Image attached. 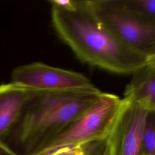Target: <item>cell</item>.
<instances>
[{"mask_svg": "<svg viewBox=\"0 0 155 155\" xmlns=\"http://www.w3.org/2000/svg\"><path fill=\"white\" fill-rule=\"evenodd\" d=\"M53 26L82 62L109 72L132 74L148 63L127 47L96 16L90 1L74 0L68 8L51 5Z\"/></svg>", "mask_w": 155, "mask_h": 155, "instance_id": "obj_1", "label": "cell"}, {"mask_svg": "<svg viewBox=\"0 0 155 155\" xmlns=\"http://www.w3.org/2000/svg\"><path fill=\"white\" fill-rule=\"evenodd\" d=\"M102 93L95 86L38 91L30 99L18 121L6 136L10 135V143L7 145L18 155L38 153L93 105Z\"/></svg>", "mask_w": 155, "mask_h": 155, "instance_id": "obj_2", "label": "cell"}, {"mask_svg": "<svg viewBox=\"0 0 155 155\" xmlns=\"http://www.w3.org/2000/svg\"><path fill=\"white\" fill-rule=\"evenodd\" d=\"M122 104V98L103 92L93 105L56 134L42 150L104 142Z\"/></svg>", "mask_w": 155, "mask_h": 155, "instance_id": "obj_3", "label": "cell"}, {"mask_svg": "<svg viewBox=\"0 0 155 155\" xmlns=\"http://www.w3.org/2000/svg\"><path fill=\"white\" fill-rule=\"evenodd\" d=\"M97 18L127 47L148 61L155 58V23L110 4L90 1Z\"/></svg>", "mask_w": 155, "mask_h": 155, "instance_id": "obj_4", "label": "cell"}, {"mask_svg": "<svg viewBox=\"0 0 155 155\" xmlns=\"http://www.w3.org/2000/svg\"><path fill=\"white\" fill-rule=\"evenodd\" d=\"M148 111L122 98V104L105 140L107 155H141Z\"/></svg>", "mask_w": 155, "mask_h": 155, "instance_id": "obj_5", "label": "cell"}, {"mask_svg": "<svg viewBox=\"0 0 155 155\" xmlns=\"http://www.w3.org/2000/svg\"><path fill=\"white\" fill-rule=\"evenodd\" d=\"M12 82L36 91H60L94 86L84 75L41 62H33L16 67L12 73Z\"/></svg>", "mask_w": 155, "mask_h": 155, "instance_id": "obj_6", "label": "cell"}, {"mask_svg": "<svg viewBox=\"0 0 155 155\" xmlns=\"http://www.w3.org/2000/svg\"><path fill=\"white\" fill-rule=\"evenodd\" d=\"M38 91L12 82L0 85V140L12 130Z\"/></svg>", "mask_w": 155, "mask_h": 155, "instance_id": "obj_7", "label": "cell"}, {"mask_svg": "<svg viewBox=\"0 0 155 155\" xmlns=\"http://www.w3.org/2000/svg\"><path fill=\"white\" fill-rule=\"evenodd\" d=\"M131 75L125 87L123 99L147 111H155V70L148 62Z\"/></svg>", "mask_w": 155, "mask_h": 155, "instance_id": "obj_8", "label": "cell"}, {"mask_svg": "<svg viewBox=\"0 0 155 155\" xmlns=\"http://www.w3.org/2000/svg\"><path fill=\"white\" fill-rule=\"evenodd\" d=\"M108 1L114 6L155 23V0H108Z\"/></svg>", "mask_w": 155, "mask_h": 155, "instance_id": "obj_9", "label": "cell"}, {"mask_svg": "<svg viewBox=\"0 0 155 155\" xmlns=\"http://www.w3.org/2000/svg\"><path fill=\"white\" fill-rule=\"evenodd\" d=\"M85 146L62 147L39 151L32 155H85Z\"/></svg>", "mask_w": 155, "mask_h": 155, "instance_id": "obj_10", "label": "cell"}, {"mask_svg": "<svg viewBox=\"0 0 155 155\" xmlns=\"http://www.w3.org/2000/svg\"><path fill=\"white\" fill-rule=\"evenodd\" d=\"M0 155H18L7 145L0 140Z\"/></svg>", "mask_w": 155, "mask_h": 155, "instance_id": "obj_11", "label": "cell"}, {"mask_svg": "<svg viewBox=\"0 0 155 155\" xmlns=\"http://www.w3.org/2000/svg\"><path fill=\"white\" fill-rule=\"evenodd\" d=\"M149 63L150 64V65L154 68V69L155 70V58L151 59L149 61Z\"/></svg>", "mask_w": 155, "mask_h": 155, "instance_id": "obj_12", "label": "cell"}, {"mask_svg": "<svg viewBox=\"0 0 155 155\" xmlns=\"http://www.w3.org/2000/svg\"><path fill=\"white\" fill-rule=\"evenodd\" d=\"M102 155H107V151H106L105 148L104 149V151L103 152V153H102Z\"/></svg>", "mask_w": 155, "mask_h": 155, "instance_id": "obj_13", "label": "cell"}, {"mask_svg": "<svg viewBox=\"0 0 155 155\" xmlns=\"http://www.w3.org/2000/svg\"><path fill=\"white\" fill-rule=\"evenodd\" d=\"M141 155H152V154H149V153H147L145 152V153H142Z\"/></svg>", "mask_w": 155, "mask_h": 155, "instance_id": "obj_14", "label": "cell"}]
</instances>
